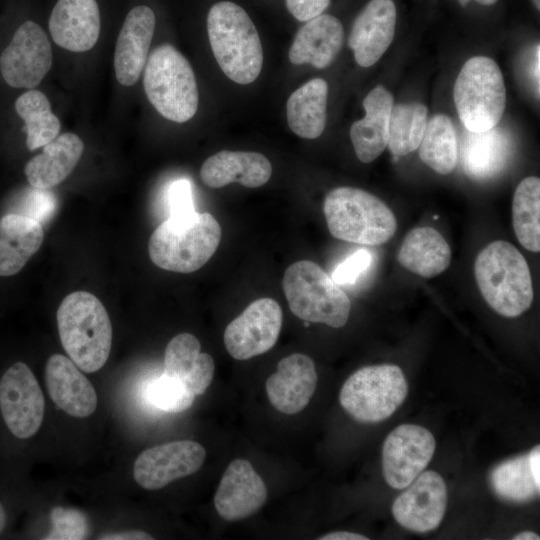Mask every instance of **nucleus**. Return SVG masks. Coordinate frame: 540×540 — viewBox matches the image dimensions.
<instances>
[{"label": "nucleus", "instance_id": "nucleus-24", "mask_svg": "<svg viewBox=\"0 0 540 540\" xmlns=\"http://www.w3.org/2000/svg\"><path fill=\"white\" fill-rule=\"evenodd\" d=\"M343 39L339 19L321 14L298 30L289 50V60L295 65L307 63L318 69L326 68L338 55Z\"/></svg>", "mask_w": 540, "mask_h": 540}, {"label": "nucleus", "instance_id": "nucleus-27", "mask_svg": "<svg viewBox=\"0 0 540 540\" xmlns=\"http://www.w3.org/2000/svg\"><path fill=\"white\" fill-rule=\"evenodd\" d=\"M42 225L27 216L9 213L0 219V276L18 273L39 250Z\"/></svg>", "mask_w": 540, "mask_h": 540}, {"label": "nucleus", "instance_id": "nucleus-10", "mask_svg": "<svg viewBox=\"0 0 540 540\" xmlns=\"http://www.w3.org/2000/svg\"><path fill=\"white\" fill-rule=\"evenodd\" d=\"M45 401L39 383L22 361L9 365L0 375V422L14 440L24 441L39 430Z\"/></svg>", "mask_w": 540, "mask_h": 540}, {"label": "nucleus", "instance_id": "nucleus-35", "mask_svg": "<svg viewBox=\"0 0 540 540\" xmlns=\"http://www.w3.org/2000/svg\"><path fill=\"white\" fill-rule=\"evenodd\" d=\"M494 492L512 502H527L539 495L540 484L531 471L528 453L503 461L490 474Z\"/></svg>", "mask_w": 540, "mask_h": 540}, {"label": "nucleus", "instance_id": "nucleus-5", "mask_svg": "<svg viewBox=\"0 0 540 540\" xmlns=\"http://www.w3.org/2000/svg\"><path fill=\"white\" fill-rule=\"evenodd\" d=\"M327 227L337 239L366 246L381 245L397 230L392 210L377 196L355 187H337L323 205Z\"/></svg>", "mask_w": 540, "mask_h": 540}, {"label": "nucleus", "instance_id": "nucleus-30", "mask_svg": "<svg viewBox=\"0 0 540 540\" xmlns=\"http://www.w3.org/2000/svg\"><path fill=\"white\" fill-rule=\"evenodd\" d=\"M509 150L507 134L496 126L483 132L468 131L461 148L463 169L470 177L490 178L504 167Z\"/></svg>", "mask_w": 540, "mask_h": 540}, {"label": "nucleus", "instance_id": "nucleus-14", "mask_svg": "<svg viewBox=\"0 0 540 540\" xmlns=\"http://www.w3.org/2000/svg\"><path fill=\"white\" fill-rule=\"evenodd\" d=\"M206 457L196 441L179 440L143 451L135 460L133 477L146 490H158L169 483L197 472Z\"/></svg>", "mask_w": 540, "mask_h": 540}, {"label": "nucleus", "instance_id": "nucleus-32", "mask_svg": "<svg viewBox=\"0 0 540 540\" xmlns=\"http://www.w3.org/2000/svg\"><path fill=\"white\" fill-rule=\"evenodd\" d=\"M512 224L519 243L531 252L540 251V179L524 178L512 201Z\"/></svg>", "mask_w": 540, "mask_h": 540}, {"label": "nucleus", "instance_id": "nucleus-48", "mask_svg": "<svg viewBox=\"0 0 540 540\" xmlns=\"http://www.w3.org/2000/svg\"><path fill=\"white\" fill-rule=\"evenodd\" d=\"M461 6H466L471 0H457ZM477 3L484 5V6H490L495 4L498 0H475Z\"/></svg>", "mask_w": 540, "mask_h": 540}, {"label": "nucleus", "instance_id": "nucleus-6", "mask_svg": "<svg viewBox=\"0 0 540 540\" xmlns=\"http://www.w3.org/2000/svg\"><path fill=\"white\" fill-rule=\"evenodd\" d=\"M144 68V90L153 107L170 121L190 120L197 111L199 95L188 60L164 44L151 52Z\"/></svg>", "mask_w": 540, "mask_h": 540}, {"label": "nucleus", "instance_id": "nucleus-3", "mask_svg": "<svg viewBox=\"0 0 540 540\" xmlns=\"http://www.w3.org/2000/svg\"><path fill=\"white\" fill-rule=\"evenodd\" d=\"M209 42L220 68L238 84H249L259 76L263 51L257 29L239 5L222 1L208 13Z\"/></svg>", "mask_w": 540, "mask_h": 540}, {"label": "nucleus", "instance_id": "nucleus-44", "mask_svg": "<svg viewBox=\"0 0 540 540\" xmlns=\"http://www.w3.org/2000/svg\"><path fill=\"white\" fill-rule=\"evenodd\" d=\"M529 464L531 471L534 475V478L537 483L540 484V448L539 446L534 447L529 453Z\"/></svg>", "mask_w": 540, "mask_h": 540}, {"label": "nucleus", "instance_id": "nucleus-46", "mask_svg": "<svg viewBox=\"0 0 540 540\" xmlns=\"http://www.w3.org/2000/svg\"><path fill=\"white\" fill-rule=\"evenodd\" d=\"M8 511L5 504L0 499V535L5 531L8 525Z\"/></svg>", "mask_w": 540, "mask_h": 540}, {"label": "nucleus", "instance_id": "nucleus-26", "mask_svg": "<svg viewBox=\"0 0 540 540\" xmlns=\"http://www.w3.org/2000/svg\"><path fill=\"white\" fill-rule=\"evenodd\" d=\"M42 148V153L27 162L24 171L33 188L49 189L69 176L83 153L84 144L77 135L64 133Z\"/></svg>", "mask_w": 540, "mask_h": 540}, {"label": "nucleus", "instance_id": "nucleus-36", "mask_svg": "<svg viewBox=\"0 0 540 540\" xmlns=\"http://www.w3.org/2000/svg\"><path fill=\"white\" fill-rule=\"evenodd\" d=\"M149 402L160 410L179 413L194 402L195 394L179 379L163 373L146 387Z\"/></svg>", "mask_w": 540, "mask_h": 540}, {"label": "nucleus", "instance_id": "nucleus-47", "mask_svg": "<svg viewBox=\"0 0 540 540\" xmlns=\"http://www.w3.org/2000/svg\"><path fill=\"white\" fill-rule=\"evenodd\" d=\"M513 539L514 540H531V539L539 540L540 537L532 531H524L514 536Z\"/></svg>", "mask_w": 540, "mask_h": 540}, {"label": "nucleus", "instance_id": "nucleus-4", "mask_svg": "<svg viewBox=\"0 0 540 540\" xmlns=\"http://www.w3.org/2000/svg\"><path fill=\"white\" fill-rule=\"evenodd\" d=\"M221 234L219 223L210 213L169 216L150 236L149 256L156 266L164 270L191 273L213 256Z\"/></svg>", "mask_w": 540, "mask_h": 540}, {"label": "nucleus", "instance_id": "nucleus-25", "mask_svg": "<svg viewBox=\"0 0 540 540\" xmlns=\"http://www.w3.org/2000/svg\"><path fill=\"white\" fill-rule=\"evenodd\" d=\"M199 340L190 333L173 337L164 353V372L181 380L194 394H203L212 382L215 365L202 353Z\"/></svg>", "mask_w": 540, "mask_h": 540}, {"label": "nucleus", "instance_id": "nucleus-38", "mask_svg": "<svg viewBox=\"0 0 540 540\" xmlns=\"http://www.w3.org/2000/svg\"><path fill=\"white\" fill-rule=\"evenodd\" d=\"M371 261L369 250L358 249L335 268L332 279L337 285L353 284L368 270Z\"/></svg>", "mask_w": 540, "mask_h": 540}, {"label": "nucleus", "instance_id": "nucleus-13", "mask_svg": "<svg viewBox=\"0 0 540 540\" xmlns=\"http://www.w3.org/2000/svg\"><path fill=\"white\" fill-rule=\"evenodd\" d=\"M435 446L434 436L422 426L396 427L382 448V470L387 484L394 489L406 488L427 467Z\"/></svg>", "mask_w": 540, "mask_h": 540}, {"label": "nucleus", "instance_id": "nucleus-20", "mask_svg": "<svg viewBox=\"0 0 540 540\" xmlns=\"http://www.w3.org/2000/svg\"><path fill=\"white\" fill-rule=\"evenodd\" d=\"M45 380L51 400L68 415L85 418L96 410L95 388L71 359L61 354L50 356Z\"/></svg>", "mask_w": 540, "mask_h": 540}, {"label": "nucleus", "instance_id": "nucleus-49", "mask_svg": "<svg viewBox=\"0 0 540 540\" xmlns=\"http://www.w3.org/2000/svg\"><path fill=\"white\" fill-rule=\"evenodd\" d=\"M536 8L539 10L540 9V0H533Z\"/></svg>", "mask_w": 540, "mask_h": 540}, {"label": "nucleus", "instance_id": "nucleus-12", "mask_svg": "<svg viewBox=\"0 0 540 540\" xmlns=\"http://www.w3.org/2000/svg\"><path fill=\"white\" fill-rule=\"evenodd\" d=\"M283 313L272 298L253 301L224 331L228 353L237 360H247L270 350L278 340Z\"/></svg>", "mask_w": 540, "mask_h": 540}, {"label": "nucleus", "instance_id": "nucleus-37", "mask_svg": "<svg viewBox=\"0 0 540 540\" xmlns=\"http://www.w3.org/2000/svg\"><path fill=\"white\" fill-rule=\"evenodd\" d=\"M54 522L53 539H82L86 535V521L78 511L57 508L51 513Z\"/></svg>", "mask_w": 540, "mask_h": 540}, {"label": "nucleus", "instance_id": "nucleus-17", "mask_svg": "<svg viewBox=\"0 0 540 540\" xmlns=\"http://www.w3.org/2000/svg\"><path fill=\"white\" fill-rule=\"evenodd\" d=\"M396 7L392 0H370L351 28L348 45L361 67L374 65L393 41Z\"/></svg>", "mask_w": 540, "mask_h": 540}, {"label": "nucleus", "instance_id": "nucleus-29", "mask_svg": "<svg viewBox=\"0 0 540 540\" xmlns=\"http://www.w3.org/2000/svg\"><path fill=\"white\" fill-rule=\"evenodd\" d=\"M328 84L314 78L297 90L287 100L286 114L290 129L305 139L318 138L324 131L327 116Z\"/></svg>", "mask_w": 540, "mask_h": 540}, {"label": "nucleus", "instance_id": "nucleus-7", "mask_svg": "<svg viewBox=\"0 0 540 540\" xmlns=\"http://www.w3.org/2000/svg\"><path fill=\"white\" fill-rule=\"evenodd\" d=\"M282 285L290 310L298 318L333 328L347 323L351 310L348 296L315 262L291 264Z\"/></svg>", "mask_w": 540, "mask_h": 540}, {"label": "nucleus", "instance_id": "nucleus-2", "mask_svg": "<svg viewBox=\"0 0 540 540\" xmlns=\"http://www.w3.org/2000/svg\"><path fill=\"white\" fill-rule=\"evenodd\" d=\"M474 274L488 305L498 314L512 318L527 311L534 298L529 266L511 243L494 241L477 255Z\"/></svg>", "mask_w": 540, "mask_h": 540}, {"label": "nucleus", "instance_id": "nucleus-8", "mask_svg": "<svg viewBox=\"0 0 540 540\" xmlns=\"http://www.w3.org/2000/svg\"><path fill=\"white\" fill-rule=\"evenodd\" d=\"M459 119L471 132H483L501 120L506 105V89L497 63L475 56L461 68L453 89Z\"/></svg>", "mask_w": 540, "mask_h": 540}, {"label": "nucleus", "instance_id": "nucleus-31", "mask_svg": "<svg viewBox=\"0 0 540 540\" xmlns=\"http://www.w3.org/2000/svg\"><path fill=\"white\" fill-rule=\"evenodd\" d=\"M424 164L441 175L451 173L457 164L458 148L454 125L444 114H436L426 122L419 145Z\"/></svg>", "mask_w": 540, "mask_h": 540}, {"label": "nucleus", "instance_id": "nucleus-42", "mask_svg": "<svg viewBox=\"0 0 540 540\" xmlns=\"http://www.w3.org/2000/svg\"><path fill=\"white\" fill-rule=\"evenodd\" d=\"M99 539L101 540H147V539H153V537L144 531L132 530V531H123V532H118V533L106 534L99 537Z\"/></svg>", "mask_w": 540, "mask_h": 540}, {"label": "nucleus", "instance_id": "nucleus-22", "mask_svg": "<svg viewBox=\"0 0 540 540\" xmlns=\"http://www.w3.org/2000/svg\"><path fill=\"white\" fill-rule=\"evenodd\" d=\"M272 174L270 161L261 153L222 150L210 156L200 169L203 183L220 188L237 182L256 188L268 182Z\"/></svg>", "mask_w": 540, "mask_h": 540}, {"label": "nucleus", "instance_id": "nucleus-18", "mask_svg": "<svg viewBox=\"0 0 540 540\" xmlns=\"http://www.w3.org/2000/svg\"><path fill=\"white\" fill-rule=\"evenodd\" d=\"M316 385L313 360L304 354L294 353L279 361L276 372L266 381V392L274 408L292 415L308 405Z\"/></svg>", "mask_w": 540, "mask_h": 540}, {"label": "nucleus", "instance_id": "nucleus-15", "mask_svg": "<svg viewBox=\"0 0 540 540\" xmlns=\"http://www.w3.org/2000/svg\"><path fill=\"white\" fill-rule=\"evenodd\" d=\"M394 501L392 514L404 528L418 533L435 530L447 506V488L435 471L421 472Z\"/></svg>", "mask_w": 540, "mask_h": 540}, {"label": "nucleus", "instance_id": "nucleus-34", "mask_svg": "<svg viewBox=\"0 0 540 540\" xmlns=\"http://www.w3.org/2000/svg\"><path fill=\"white\" fill-rule=\"evenodd\" d=\"M427 122V108L419 102L393 105L387 147L394 156H405L416 150Z\"/></svg>", "mask_w": 540, "mask_h": 540}, {"label": "nucleus", "instance_id": "nucleus-28", "mask_svg": "<svg viewBox=\"0 0 540 540\" xmlns=\"http://www.w3.org/2000/svg\"><path fill=\"white\" fill-rule=\"evenodd\" d=\"M397 259L408 271L431 278L448 268L451 249L445 238L434 228L417 227L405 236Z\"/></svg>", "mask_w": 540, "mask_h": 540}, {"label": "nucleus", "instance_id": "nucleus-16", "mask_svg": "<svg viewBox=\"0 0 540 540\" xmlns=\"http://www.w3.org/2000/svg\"><path fill=\"white\" fill-rule=\"evenodd\" d=\"M263 479L244 459L232 461L226 468L214 495V506L226 521H239L258 512L266 502Z\"/></svg>", "mask_w": 540, "mask_h": 540}, {"label": "nucleus", "instance_id": "nucleus-1", "mask_svg": "<svg viewBox=\"0 0 540 540\" xmlns=\"http://www.w3.org/2000/svg\"><path fill=\"white\" fill-rule=\"evenodd\" d=\"M62 346L69 358L85 373L101 369L112 345V325L102 302L86 291L68 294L57 310Z\"/></svg>", "mask_w": 540, "mask_h": 540}, {"label": "nucleus", "instance_id": "nucleus-33", "mask_svg": "<svg viewBox=\"0 0 540 540\" xmlns=\"http://www.w3.org/2000/svg\"><path fill=\"white\" fill-rule=\"evenodd\" d=\"M17 114L24 120L26 145L33 151L55 139L61 129L57 116L51 111L48 98L38 90H29L15 102Z\"/></svg>", "mask_w": 540, "mask_h": 540}, {"label": "nucleus", "instance_id": "nucleus-45", "mask_svg": "<svg viewBox=\"0 0 540 540\" xmlns=\"http://www.w3.org/2000/svg\"><path fill=\"white\" fill-rule=\"evenodd\" d=\"M540 50H539V45L536 46V50H535V58H534V62H533V77H534V82H535V85L537 86V90L539 91V79H540V75H539V71H540Z\"/></svg>", "mask_w": 540, "mask_h": 540}, {"label": "nucleus", "instance_id": "nucleus-39", "mask_svg": "<svg viewBox=\"0 0 540 540\" xmlns=\"http://www.w3.org/2000/svg\"><path fill=\"white\" fill-rule=\"evenodd\" d=\"M45 189L34 188L23 200L21 215L38 221L41 225L50 220L55 209V199Z\"/></svg>", "mask_w": 540, "mask_h": 540}, {"label": "nucleus", "instance_id": "nucleus-19", "mask_svg": "<svg viewBox=\"0 0 540 540\" xmlns=\"http://www.w3.org/2000/svg\"><path fill=\"white\" fill-rule=\"evenodd\" d=\"M155 15L145 5L127 14L117 38L114 69L117 81L124 86L135 84L145 67L155 30Z\"/></svg>", "mask_w": 540, "mask_h": 540}, {"label": "nucleus", "instance_id": "nucleus-40", "mask_svg": "<svg viewBox=\"0 0 540 540\" xmlns=\"http://www.w3.org/2000/svg\"><path fill=\"white\" fill-rule=\"evenodd\" d=\"M167 196L171 217H183L196 212L191 183L187 179L174 181L168 189Z\"/></svg>", "mask_w": 540, "mask_h": 540}, {"label": "nucleus", "instance_id": "nucleus-11", "mask_svg": "<svg viewBox=\"0 0 540 540\" xmlns=\"http://www.w3.org/2000/svg\"><path fill=\"white\" fill-rule=\"evenodd\" d=\"M52 66V49L43 29L33 21L21 24L0 55V71L14 88L39 85Z\"/></svg>", "mask_w": 540, "mask_h": 540}, {"label": "nucleus", "instance_id": "nucleus-23", "mask_svg": "<svg viewBox=\"0 0 540 540\" xmlns=\"http://www.w3.org/2000/svg\"><path fill=\"white\" fill-rule=\"evenodd\" d=\"M363 106L366 115L352 124L350 138L357 158L370 163L387 147L393 97L384 86L378 85L367 94Z\"/></svg>", "mask_w": 540, "mask_h": 540}, {"label": "nucleus", "instance_id": "nucleus-41", "mask_svg": "<svg viewBox=\"0 0 540 540\" xmlns=\"http://www.w3.org/2000/svg\"><path fill=\"white\" fill-rule=\"evenodd\" d=\"M329 4L330 0H286L287 9L292 16L304 22L321 15Z\"/></svg>", "mask_w": 540, "mask_h": 540}, {"label": "nucleus", "instance_id": "nucleus-21", "mask_svg": "<svg viewBox=\"0 0 540 540\" xmlns=\"http://www.w3.org/2000/svg\"><path fill=\"white\" fill-rule=\"evenodd\" d=\"M53 41L72 52L92 49L100 33V13L96 0H58L50 19Z\"/></svg>", "mask_w": 540, "mask_h": 540}, {"label": "nucleus", "instance_id": "nucleus-43", "mask_svg": "<svg viewBox=\"0 0 540 540\" xmlns=\"http://www.w3.org/2000/svg\"><path fill=\"white\" fill-rule=\"evenodd\" d=\"M320 540H367L368 537L347 531H336L325 534L319 538Z\"/></svg>", "mask_w": 540, "mask_h": 540}, {"label": "nucleus", "instance_id": "nucleus-9", "mask_svg": "<svg viewBox=\"0 0 540 540\" xmlns=\"http://www.w3.org/2000/svg\"><path fill=\"white\" fill-rule=\"evenodd\" d=\"M408 385L401 368L393 364L366 366L344 382L339 401L355 420L377 423L389 418L404 402Z\"/></svg>", "mask_w": 540, "mask_h": 540}]
</instances>
